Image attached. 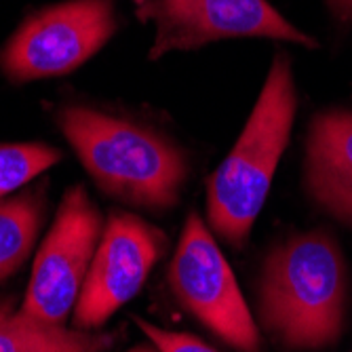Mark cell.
<instances>
[{
    "label": "cell",
    "mask_w": 352,
    "mask_h": 352,
    "mask_svg": "<svg viewBox=\"0 0 352 352\" xmlns=\"http://www.w3.org/2000/svg\"><path fill=\"white\" fill-rule=\"evenodd\" d=\"M348 294V266L338 239L321 228L294 232L264 258L258 325L287 352L327 350L344 333Z\"/></svg>",
    "instance_id": "6da1fadb"
},
{
    "label": "cell",
    "mask_w": 352,
    "mask_h": 352,
    "mask_svg": "<svg viewBox=\"0 0 352 352\" xmlns=\"http://www.w3.org/2000/svg\"><path fill=\"white\" fill-rule=\"evenodd\" d=\"M55 118L108 199L152 213H169L179 205L190 158L177 142L152 126L87 106H66Z\"/></svg>",
    "instance_id": "7a4b0ae2"
},
{
    "label": "cell",
    "mask_w": 352,
    "mask_h": 352,
    "mask_svg": "<svg viewBox=\"0 0 352 352\" xmlns=\"http://www.w3.org/2000/svg\"><path fill=\"white\" fill-rule=\"evenodd\" d=\"M298 112L292 61L278 53L247 124L207 182V221L232 249H243L258 221Z\"/></svg>",
    "instance_id": "3957f363"
},
{
    "label": "cell",
    "mask_w": 352,
    "mask_h": 352,
    "mask_svg": "<svg viewBox=\"0 0 352 352\" xmlns=\"http://www.w3.org/2000/svg\"><path fill=\"white\" fill-rule=\"evenodd\" d=\"M167 285L175 302L217 340L239 352H262L260 325L226 255L197 211L184 221Z\"/></svg>",
    "instance_id": "277c9868"
},
{
    "label": "cell",
    "mask_w": 352,
    "mask_h": 352,
    "mask_svg": "<svg viewBox=\"0 0 352 352\" xmlns=\"http://www.w3.org/2000/svg\"><path fill=\"white\" fill-rule=\"evenodd\" d=\"M102 232V211L87 190L80 184L68 188L36 251L32 276L17 310L47 325L66 323L74 314Z\"/></svg>",
    "instance_id": "5b68a950"
},
{
    "label": "cell",
    "mask_w": 352,
    "mask_h": 352,
    "mask_svg": "<svg viewBox=\"0 0 352 352\" xmlns=\"http://www.w3.org/2000/svg\"><path fill=\"white\" fill-rule=\"evenodd\" d=\"M112 0H68L30 15L0 51L11 82L66 76L98 53L116 32Z\"/></svg>",
    "instance_id": "8992f818"
},
{
    "label": "cell",
    "mask_w": 352,
    "mask_h": 352,
    "mask_svg": "<svg viewBox=\"0 0 352 352\" xmlns=\"http://www.w3.org/2000/svg\"><path fill=\"white\" fill-rule=\"evenodd\" d=\"M167 245V234L142 215L112 211L72 314L74 327L100 331L116 310L142 292Z\"/></svg>",
    "instance_id": "52a82bcc"
},
{
    "label": "cell",
    "mask_w": 352,
    "mask_h": 352,
    "mask_svg": "<svg viewBox=\"0 0 352 352\" xmlns=\"http://www.w3.org/2000/svg\"><path fill=\"white\" fill-rule=\"evenodd\" d=\"M140 17L156 23L150 59L228 38H274L316 49L318 43L287 21L268 0H150Z\"/></svg>",
    "instance_id": "ba28073f"
},
{
    "label": "cell",
    "mask_w": 352,
    "mask_h": 352,
    "mask_svg": "<svg viewBox=\"0 0 352 352\" xmlns=\"http://www.w3.org/2000/svg\"><path fill=\"white\" fill-rule=\"evenodd\" d=\"M302 188L318 211L352 230V110L329 108L310 118Z\"/></svg>",
    "instance_id": "9c48e42d"
},
{
    "label": "cell",
    "mask_w": 352,
    "mask_h": 352,
    "mask_svg": "<svg viewBox=\"0 0 352 352\" xmlns=\"http://www.w3.org/2000/svg\"><path fill=\"white\" fill-rule=\"evenodd\" d=\"M118 340L112 331L47 325L0 302V352H106Z\"/></svg>",
    "instance_id": "30bf717a"
},
{
    "label": "cell",
    "mask_w": 352,
    "mask_h": 352,
    "mask_svg": "<svg viewBox=\"0 0 352 352\" xmlns=\"http://www.w3.org/2000/svg\"><path fill=\"white\" fill-rule=\"evenodd\" d=\"M45 219V188L0 201V283L17 274L36 247Z\"/></svg>",
    "instance_id": "8fae6325"
},
{
    "label": "cell",
    "mask_w": 352,
    "mask_h": 352,
    "mask_svg": "<svg viewBox=\"0 0 352 352\" xmlns=\"http://www.w3.org/2000/svg\"><path fill=\"white\" fill-rule=\"evenodd\" d=\"M61 161V152L43 142L0 144V201Z\"/></svg>",
    "instance_id": "7c38bea8"
},
{
    "label": "cell",
    "mask_w": 352,
    "mask_h": 352,
    "mask_svg": "<svg viewBox=\"0 0 352 352\" xmlns=\"http://www.w3.org/2000/svg\"><path fill=\"white\" fill-rule=\"evenodd\" d=\"M135 323L144 331V336L158 348V352H219L217 348L209 346L192 333L171 331L150 321H144V318H135Z\"/></svg>",
    "instance_id": "4fadbf2b"
},
{
    "label": "cell",
    "mask_w": 352,
    "mask_h": 352,
    "mask_svg": "<svg viewBox=\"0 0 352 352\" xmlns=\"http://www.w3.org/2000/svg\"><path fill=\"white\" fill-rule=\"evenodd\" d=\"M325 3L338 21H342V23L352 21V0H325Z\"/></svg>",
    "instance_id": "5bb4252c"
},
{
    "label": "cell",
    "mask_w": 352,
    "mask_h": 352,
    "mask_svg": "<svg viewBox=\"0 0 352 352\" xmlns=\"http://www.w3.org/2000/svg\"><path fill=\"white\" fill-rule=\"evenodd\" d=\"M126 352H158V348L148 340V344H138V346H133V348H129Z\"/></svg>",
    "instance_id": "9a60e30c"
},
{
    "label": "cell",
    "mask_w": 352,
    "mask_h": 352,
    "mask_svg": "<svg viewBox=\"0 0 352 352\" xmlns=\"http://www.w3.org/2000/svg\"><path fill=\"white\" fill-rule=\"evenodd\" d=\"M133 3H138V5H146L148 0H133Z\"/></svg>",
    "instance_id": "2e32d148"
}]
</instances>
